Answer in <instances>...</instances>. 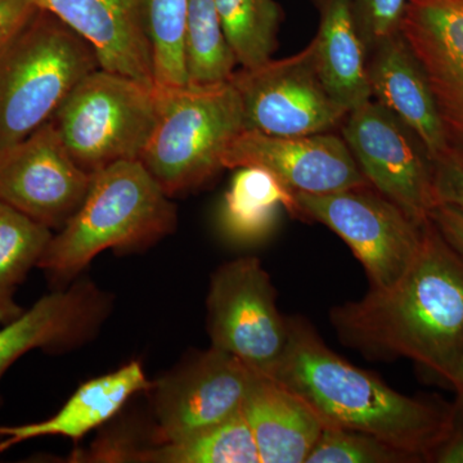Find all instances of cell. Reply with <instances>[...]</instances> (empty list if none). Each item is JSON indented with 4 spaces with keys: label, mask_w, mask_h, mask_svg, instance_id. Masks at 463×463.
Masks as SVG:
<instances>
[{
    "label": "cell",
    "mask_w": 463,
    "mask_h": 463,
    "mask_svg": "<svg viewBox=\"0 0 463 463\" xmlns=\"http://www.w3.org/2000/svg\"><path fill=\"white\" fill-rule=\"evenodd\" d=\"M346 346L368 358H407L450 385L463 356V258L431 219L394 285L331 310Z\"/></svg>",
    "instance_id": "6da1fadb"
},
{
    "label": "cell",
    "mask_w": 463,
    "mask_h": 463,
    "mask_svg": "<svg viewBox=\"0 0 463 463\" xmlns=\"http://www.w3.org/2000/svg\"><path fill=\"white\" fill-rule=\"evenodd\" d=\"M285 352L267 376L291 390L325 428L364 432L430 462L446 438L456 404L408 397L326 345L307 319L289 317Z\"/></svg>",
    "instance_id": "7a4b0ae2"
},
{
    "label": "cell",
    "mask_w": 463,
    "mask_h": 463,
    "mask_svg": "<svg viewBox=\"0 0 463 463\" xmlns=\"http://www.w3.org/2000/svg\"><path fill=\"white\" fill-rule=\"evenodd\" d=\"M141 160L120 161L91 175L80 207L39 260L54 288H66L106 250L151 248L175 231L176 207Z\"/></svg>",
    "instance_id": "3957f363"
},
{
    "label": "cell",
    "mask_w": 463,
    "mask_h": 463,
    "mask_svg": "<svg viewBox=\"0 0 463 463\" xmlns=\"http://www.w3.org/2000/svg\"><path fill=\"white\" fill-rule=\"evenodd\" d=\"M99 69L90 43L38 9L0 54V151L51 121L76 85Z\"/></svg>",
    "instance_id": "277c9868"
},
{
    "label": "cell",
    "mask_w": 463,
    "mask_h": 463,
    "mask_svg": "<svg viewBox=\"0 0 463 463\" xmlns=\"http://www.w3.org/2000/svg\"><path fill=\"white\" fill-rule=\"evenodd\" d=\"M155 96L156 127L139 160L173 197L224 169L225 152L245 130L242 103L231 81L155 87Z\"/></svg>",
    "instance_id": "5b68a950"
},
{
    "label": "cell",
    "mask_w": 463,
    "mask_h": 463,
    "mask_svg": "<svg viewBox=\"0 0 463 463\" xmlns=\"http://www.w3.org/2000/svg\"><path fill=\"white\" fill-rule=\"evenodd\" d=\"M52 121L75 163L94 175L141 158L156 127L155 87L99 69L76 85Z\"/></svg>",
    "instance_id": "8992f818"
},
{
    "label": "cell",
    "mask_w": 463,
    "mask_h": 463,
    "mask_svg": "<svg viewBox=\"0 0 463 463\" xmlns=\"http://www.w3.org/2000/svg\"><path fill=\"white\" fill-rule=\"evenodd\" d=\"M295 218L335 232L364 265L371 288L394 285L421 243L425 224L416 223L370 184L330 194L295 192Z\"/></svg>",
    "instance_id": "52a82bcc"
},
{
    "label": "cell",
    "mask_w": 463,
    "mask_h": 463,
    "mask_svg": "<svg viewBox=\"0 0 463 463\" xmlns=\"http://www.w3.org/2000/svg\"><path fill=\"white\" fill-rule=\"evenodd\" d=\"M212 346L268 374L288 341V317L277 307V291L257 258L222 264L212 276L206 300Z\"/></svg>",
    "instance_id": "ba28073f"
},
{
    "label": "cell",
    "mask_w": 463,
    "mask_h": 463,
    "mask_svg": "<svg viewBox=\"0 0 463 463\" xmlns=\"http://www.w3.org/2000/svg\"><path fill=\"white\" fill-rule=\"evenodd\" d=\"M230 81L242 103L245 130L312 136L328 133L349 114L323 83L313 42L294 56L241 67Z\"/></svg>",
    "instance_id": "9c48e42d"
},
{
    "label": "cell",
    "mask_w": 463,
    "mask_h": 463,
    "mask_svg": "<svg viewBox=\"0 0 463 463\" xmlns=\"http://www.w3.org/2000/svg\"><path fill=\"white\" fill-rule=\"evenodd\" d=\"M343 136L371 187L416 223L430 221L431 160L421 139L397 115L367 100L346 115Z\"/></svg>",
    "instance_id": "30bf717a"
},
{
    "label": "cell",
    "mask_w": 463,
    "mask_h": 463,
    "mask_svg": "<svg viewBox=\"0 0 463 463\" xmlns=\"http://www.w3.org/2000/svg\"><path fill=\"white\" fill-rule=\"evenodd\" d=\"M255 371L236 356L210 346L152 383L156 414L155 444L199 434L242 410Z\"/></svg>",
    "instance_id": "8fae6325"
},
{
    "label": "cell",
    "mask_w": 463,
    "mask_h": 463,
    "mask_svg": "<svg viewBox=\"0 0 463 463\" xmlns=\"http://www.w3.org/2000/svg\"><path fill=\"white\" fill-rule=\"evenodd\" d=\"M90 182L52 120L0 151V203L51 230H61L75 214Z\"/></svg>",
    "instance_id": "7c38bea8"
},
{
    "label": "cell",
    "mask_w": 463,
    "mask_h": 463,
    "mask_svg": "<svg viewBox=\"0 0 463 463\" xmlns=\"http://www.w3.org/2000/svg\"><path fill=\"white\" fill-rule=\"evenodd\" d=\"M223 166L263 167L289 191L304 194H330L370 184L345 139L328 133L277 137L243 130L225 152Z\"/></svg>",
    "instance_id": "4fadbf2b"
},
{
    "label": "cell",
    "mask_w": 463,
    "mask_h": 463,
    "mask_svg": "<svg viewBox=\"0 0 463 463\" xmlns=\"http://www.w3.org/2000/svg\"><path fill=\"white\" fill-rule=\"evenodd\" d=\"M111 307L109 295L85 279L44 295L0 328V380L17 359L32 350L54 354L90 343Z\"/></svg>",
    "instance_id": "5bb4252c"
},
{
    "label": "cell",
    "mask_w": 463,
    "mask_h": 463,
    "mask_svg": "<svg viewBox=\"0 0 463 463\" xmlns=\"http://www.w3.org/2000/svg\"><path fill=\"white\" fill-rule=\"evenodd\" d=\"M90 43L100 69L155 87L148 0H30Z\"/></svg>",
    "instance_id": "9a60e30c"
},
{
    "label": "cell",
    "mask_w": 463,
    "mask_h": 463,
    "mask_svg": "<svg viewBox=\"0 0 463 463\" xmlns=\"http://www.w3.org/2000/svg\"><path fill=\"white\" fill-rule=\"evenodd\" d=\"M401 32L425 70L450 142L463 148V0H408Z\"/></svg>",
    "instance_id": "2e32d148"
},
{
    "label": "cell",
    "mask_w": 463,
    "mask_h": 463,
    "mask_svg": "<svg viewBox=\"0 0 463 463\" xmlns=\"http://www.w3.org/2000/svg\"><path fill=\"white\" fill-rule=\"evenodd\" d=\"M365 66L373 97L421 139L430 160L447 154L452 142L425 70L403 33L376 43Z\"/></svg>",
    "instance_id": "e0dca14e"
},
{
    "label": "cell",
    "mask_w": 463,
    "mask_h": 463,
    "mask_svg": "<svg viewBox=\"0 0 463 463\" xmlns=\"http://www.w3.org/2000/svg\"><path fill=\"white\" fill-rule=\"evenodd\" d=\"M242 413L260 463H306L325 429L298 395L263 373L252 377Z\"/></svg>",
    "instance_id": "ac0fdd59"
},
{
    "label": "cell",
    "mask_w": 463,
    "mask_h": 463,
    "mask_svg": "<svg viewBox=\"0 0 463 463\" xmlns=\"http://www.w3.org/2000/svg\"><path fill=\"white\" fill-rule=\"evenodd\" d=\"M151 385L141 364L136 361L90 380L51 419L27 425L0 426V453L36 438L80 440L88 432L109 421L134 394L149 390Z\"/></svg>",
    "instance_id": "d6986e66"
},
{
    "label": "cell",
    "mask_w": 463,
    "mask_h": 463,
    "mask_svg": "<svg viewBox=\"0 0 463 463\" xmlns=\"http://www.w3.org/2000/svg\"><path fill=\"white\" fill-rule=\"evenodd\" d=\"M319 16L317 66L334 99L347 111L373 99L367 52L356 27L352 0H310Z\"/></svg>",
    "instance_id": "ffe728a7"
},
{
    "label": "cell",
    "mask_w": 463,
    "mask_h": 463,
    "mask_svg": "<svg viewBox=\"0 0 463 463\" xmlns=\"http://www.w3.org/2000/svg\"><path fill=\"white\" fill-rule=\"evenodd\" d=\"M282 209L297 215L295 192L263 167H239L224 196L222 225L236 242H258L273 230Z\"/></svg>",
    "instance_id": "44dd1931"
},
{
    "label": "cell",
    "mask_w": 463,
    "mask_h": 463,
    "mask_svg": "<svg viewBox=\"0 0 463 463\" xmlns=\"http://www.w3.org/2000/svg\"><path fill=\"white\" fill-rule=\"evenodd\" d=\"M52 237L50 227L0 203V325L25 312L14 294L30 270L38 267Z\"/></svg>",
    "instance_id": "7402d4cb"
},
{
    "label": "cell",
    "mask_w": 463,
    "mask_h": 463,
    "mask_svg": "<svg viewBox=\"0 0 463 463\" xmlns=\"http://www.w3.org/2000/svg\"><path fill=\"white\" fill-rule=\"evenodd\" d=\"M132 462L260 463V457L241 410L231 419L183 440L138 448Z\"/></svg>",
    "instance_id": "603a6c76"
},
{
    "label": "cell",
    "mask_w": 463,
    "mask_h": 463,
    "mask_svg": "<svg viewBox=\"0 0 463 463\" xmlns=\"http://www.w3.org/2000/svg\"><path fill=\"white\" fill-rule=\"evenodd\" d=\"M239 65L225 39L216 0H188L185 69L190 85L228 83Z\"/></svg>",
    "instance_id": "cb8c5ba5"
},
{
    "label": "cell",
    "mask_w": 463,
    "mask_h": 463,
    "mask_svg": "<svg viewBox=\"0 0 463 463\" xmlns=\"http://www.w3.org/2000/svg\"><path fill=\"white\" fill-rule=\"evenodd\" d=\"M216 5L225 39L241 67L252 69L272 58L282 21L276 0H216Z\"/></svg>",
    "instance_id": "d4e9b609"
},
{
    "label": "cell",
    "mask_w": 463,
    "mask_h": 463,
    "mask_svg": "<svg viewBox=\"0 0 463 463\" xmlns=\"http://www.w3.org/2000/svg\"><path fill=\"white\" fill-rule=\"evenodd\" d=\"M188 0H148L155 87L187 85L185 23Z\"/></svg>",
    "instance_id": "484cf974"
},
{
    "label": "cell",
    "mask_w": 463,
    "mask_h": 463,
    "mask_svg": "<svg viewBox=\"0 0 463 463\" xmlns=\"http://www.w3.org/2000/svg\"><path fill=\"white\" fill-rule=\"evenodd\" d=\"M306 463H420L416 457L364 432L325 428Z\"/></svg>",
    "instance_id": "4316f807"
},
{
    "label": "cell",
    "mask_w": 463,
    "mask_h": 463,
    "mask_svg": "<svg viewBox=\"0 0 463 463\" xmlns=\"http://www.w3.org/2000/svg\"><path fill=\"white\" fill-rule=\"evenodd\" d=\"M408 0H352L356 27L365 52L401 32Z\"/></svg>",
    "instance_id": "83f0119b"
},
{
    "label": "cell",
    "mask_w": 463,
    "mask_h": 463,
    "mask_svg": "<svg viewBox=\"0 0 463 463\" xmlns=\"http://www.w3.org/2000/svg\"><path fill=\"white\" fill-rule=\"evenodd\" d=\"M435 207L447 205L463 212V148L452 146L443 156L431 161Z\"/></svg>",
    "instance_id": "f1b7e54d"
},
{
    "label": "cell",
    "mask_w": 463,
    "mask_h": 463,
    "mask_svg": "<svg viewBox=\"0 0 463 463\" xmlns=\"http://www.w3.org/2000/svg\"><path fill=\"white\" fill-rule=\"evenodd\" d=\"M30 0H0V54L35 16Z\"/></svg>",
    "instance_id": "f546056e"
},
{
    "label": "cell",
    "mask_w": 463,
    "mask_h": 463,
    "mask_svg": "<svg viewBox=\"0 0 463 463\" xmlns=\"http://www.w3.org/2000/svg\"><path fill=\"white\" fill-rule=\"evenodd\" d=\"M452 426L430 457L434 463H463V408L456 403Z\"/></svg>",
    "instance_id": "4dcf8cb0"
},
{
    "label": "cell",
    "mask_w": 463,
    "mask_h": 463,
    "mask_svg": "<svg viewBox=\"0 0 463 463\" xmlns=\"http://www.w3.org/2000/svg\"><path fill=\"white\" fill-rule=\"evenodd\" d=\"M430 219L448 243L463 258V212L456 207L439 205L432 210Z\"/></svg>",
    "instance_id": "1f68e13d"
},
{
    "label": "cell",
    "mask_w": 463,
    "mask_h": 463,
    "mask_svg": "<svg viewBox=\"0 0 463 463\" xmlns=\"http://www.w3.org/2000/svg\"><path fill=\"white\" fill-rule=\"evenodd\" d=\"M449 386L455 390L457 395L456 403L463 408V356L461 361H459L458 367H457L455 376L450 381Z\"/></svg>",
    "instance_id": "d6a6232c"
},
{
    "label": "cell",
    "mask_w": 463,
    "mask_h": 463,
    "mask_svg": "<svg viewBox=\"0 0 463 463\" xmlns=\"http://www.w3.org/2000/svg\"><path fill=\"white\" fill-rule=\"evenodd\" d=\"M0 440H2V437H0Z\"/></svg>",
    "instance_id": "836d02e7"
}]
</instances>
